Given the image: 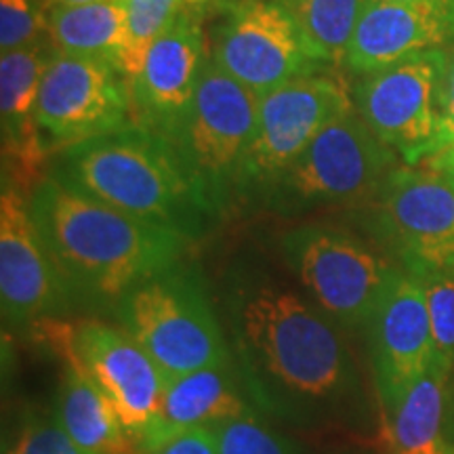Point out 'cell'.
<instances>
[{"instance_id":"1","label":"cell","mask_w":454,"mask_h":454,"mask_svg":"<svg viewBox=\"0 0 454 454\" xmlns=\"http://www.w3.org/2000/svg\"><path fill=\"white\" fill-rule=\"evenodd\" d=\"M215 303L247 394L265 419L293 434H371V397L349 333L293 278L236 263Z\"/></svg>"},{"instance_id":"2","label":"cell","mask_w":454,"mask_h":454,"mask_svg":"<svg viewBox=\"0 0 454 454\" xmlns=\"http://www.w3.org/2000/svg\"><path fill=\"white\" fill-rule=\"evenodd\" d=\"M27 208L74 309L114 316L121 301L184 257L190 240L116 211L53 173L34 185Z\"/></svg>"},{"instance_id":"3","label":"cell","mask_w":454,"mask_h":454,"mask_svg":"<svg viewBox=\"0 0 454 454\" xmlns=\"http://www.w3.org/2000/svg\"><path fill=\"white\" fill-rule=\"evenodd\" d=\"M49 173L190 242L219 219L173 144L133 121L61 150Z\"/></svg>"},{"instance_id":"4","label":"cell","mask_w":454,"mask_h":454,"mask_svg":"<svg viewBox=\"0 0 454 454\" xmlns=\"http://www.w3.org/2000/svg\"><path fill=\"white\" fill-rule=\"evenodd\" d=\"M112 317L167 379L231 360L217 303L200 271L184 261L135 286Z\"/></svg>"},{"instance_id":"5","label":"cell","mask_w":454,"mask_h":454,"mask_svg":"<svg viewBox=\"0 0 454 454\" xmlns=\"http://www.w3.org/2000/svg\"><path fill=\"white\" fill-rule=\"evenodd\" d=\"M400 164L356 106L328 122L271 185L261 207L293 217L320 208H362Z\"/></svg>"},{"instance_id":"6","label":"cell","mask_w":454,"mask_h":454,"mask_svg":"<svg viewBox=\"0 0 454 454\" xmlns=\"http://www.w3.org/2000/svg\"><path fill=\"white\" fill-rule=\"evenodd\" d=\"M288 274L348 333L366 328L400 274V263L377 240L328 223H303L280 238Z\"/></svg>"},{"instance_id":"7","label":"cell","mask_w":454,"mask_h":454,"mask_svg":"<svg viewBox=\"0 0 454 454\" xmlns=\"http://www.w3.org/2000/svg\"><path fill=\"white\" fill-rule=\"evenodd\" d=\"M259 98L207 55L192 104L168 139L219 219L236 202L238 170L257 127Z\"/></svg>"},{"instance_id":"8","label":"cell","mask_w":454,"mask_h":454,"mask_svg":"<svg viewBox=\"0 0 454 454\" xmlns=\"http://www.w3.org/2000/svg\"><path fill=\"white\" fill-rule=\"evenodd\" d=\"M362 213L372 240L412 276L454 265V179L431 164H397Z\"/></svg>"},{"instance_id":"9","label":"cell","mask_w":454,"mask_h":454,"mask_svg":"<svg viewBox=\"0 0 454 454\" xmlns=\"http://www.w3.org/2000/svg\"><path fill=\"white\" fill-rule=\"evenodd\" d=\"M61 360H72L98 385L130 435L141 446L160 411L167 374L118 325L84 317L81 322L44 320L32 328Z\"/></svg>"},{"instance_id":"10","label":"cell","mask_w":454,"mask_h":454,"mask_svg":"<svg viewBox=\"0 0 454 454\" xmlns=\"http://www.w3.org/2000/svg\"><path fill=\"white\" fill-rule=\"evenodd\" d=\"M351 106L354 98L339 78L316 72L261 95L257 127L238 170L236 202H263L316 135Z\"/></svg>"},{"instance_id":"11","label":"cell","mask_w":454,"mask_h":454,"mask_svg":"<svg viewBox=\"0 0 454 454\" xmlns=\"http://www.w3.org/2000/svg\"><path fill=\"white\" fill-rule=\"evenodd\" d=\"M130 114L129 81L114 61L53 49L36 104L49 154L121 129L133 121Z\"/></svg>"},{"instance_id":"12","label":"cell","mask_w":454,"mask_h":454,"mask_svg":"<svg viewBox=\"0 0 454 454\" xmlns=\"http://www.w3.org/2000/svg\"><path fill=\"white\" fill-rule=\"evenodd\" d=\"M446 49L427 51L364 74L354 106L368 129L404 164L435 154Z\"/></svg>"},{"instance_id":"13","label":"cell","mask_w":454,"mask_h":454,"mask_svg":"<svg viewBox=\"0 0 454 454\" xmlns=\"http://www.w3.org/2000/svg\"><path fill=\"white\" fill-rule=\"evenodd\" d=\"M0 309L4 325L17 331L74 311L34 225L27 196L9 181H3L0 194Z\"/></svg>"},{"instance_id":"14","label":"cell","mask_w":454,"mask_h":454,"mask_svg":"<svg viewBox=\"0 0 454 454\" xmlns=\"http://www.w3.org/2000/svg\"><path fill=\"white\" fill-rule=\"evenodd\" d=\"M211 59L238 82L265 95L316 70L293 20L271 0H242L221 26Z\"/></svg>"},{"instance_id":"15","label":"cell","mask_w":454,"mask_h":454,"mask_svg":"<svg viewBox=\"0 0 454 454\" xmlns=\"http://www.w3.org/2000/svg\"><path fill=\"white\" fill-rule=\"evenodd\" d=\"M366 328L374 387L387 419L434 366V334L421 280L402 270Z\"/></svg>"},{"instance_id":"16","label":"cell","mask_w":454,"mask_h":454,"mask_svg":"<svg viewBox=\"0 0 454 454\" xmlns=\"http://www.w3.org/2000/svg\"><path fill=\"white\" fill-rule=\"evenodd\" d=\"M204 59L200 7L187 4L150 44L139 72L129 81L133 122L170 139L194 98Z\"/></svg>"},{"instance_id":"17","label":"cell","mask_w":454,"mask_h":454,"mask_svg":"<svg viewBox=\"0 0 454 454\" xmlns=\"http://www.w3.org/2000/svg\"><path fill=\"white\" fill-rule=\"evenodd\" d=\"M450 47H454V3L366 0L351 34L345 66L364 76L412 55Z\"/></svg>"},{"instance_id":"18","label":"cell","mask_w":454,"mask_h":454,"mask_svg":"<svg viewBox=\"0 0 454 454\" xmlns=\"http://www.w3.org/2000/svg\"><path fill=\"white\" fill-rule=\"evenodd\" d=\"M51 55V41L0 53L3 181L27 194L44 177L49 158L36 122V104Z\"/></svg>"},{"instance_id":"19","label":"cell","mask_w":454,"mask_h":454,"mask_svg":"<svg viewBox=\"0 0 454 454\" xmlns=\"http://www.w3.org/2000/svg\"><path fill=\"white\" fill-rule=\"evenodd\" d=\"M254 411L234 357L223 364L167 379L160 411L141 442V450L145 454L187 431L215 427Z\"/></svg>"},{"instance_id":"20","label":"cell","mask_w":454,"mask_h":454,"mask_svg":"<svg viewBox=\"0 0 454 454\" xmlns=\"http://www.w3.org/2000/svg\"><path fill=\"white\" fill-rule=\"evenodd\" d=\"M53 412L82 454H144L110 400L76 362L64 360Z\"/></svg>"},{"instance_id":"21","label":"cell","mask_w":454,"mask_h":454,"mask_svg":"<svg viewBox=\"0 0 454 454\" xmlns=\"http://www.w3.org/2000/svg\"><path fill=\"white\" fill-rule=\"evenodd\" d=\"M450 374L431 366L385 419L391 454H454L446 434V391Z\"/></svg>"},{"instance_id":"22","label":"cell","mask_w":454,"mask_h":454,"mask_svg":"<svg viewBox=\"0 0 454 454\" xmlns=\"http://www.w3.org/2000/svg\"><path fill=\"white\" fill-rule=\"evenodd\" d=\"M47 30L51 47L59 53L104 57L121 67L127 47V0L53 7Z\"/></svg>"},{"instance_id":"23","label":"cell","mask_w":454,"mask_h":454,"mask_svg":"<svg viewBox=\"0 0 454 454\" xmlns=\"http://www.w3.org/2000/svg\"><path fill=\"white\" fill-rule=\"evenodd\" d=\"M293 20L316 61L345 64L351 34L366 0H271Z\"/></svg>"},{"instance_id":"24","label":"cell","mask_w":454,"mask_h":454,"mask_svg":"<svg viewBox=\"0 0 454 454\" xmlns=\"http://www.w3.org/2000/svg\"><path fill=\"white\" fill-rule=\"evenodd\" d=\"M217 454H314L293 431L282 429L259 411L213 427Z\"/></svg>"},{"instance_id":"25","label":"cell","mask_w":454,"mask_h":454,"mask_svg":"<svg viewBox=\"0 0 454 454\" xmlns=\"http://www.w3.org/2000/svg\"><path fill=\"white\" fill-rule=\"evenodd\" d=\"M187 4H196V0H127V47L121 57V70L127 81L139 72L150 44Z\"/></svg>"},{"instance_id":"26","label":"cell","mask_w":454,"mask_h":454,"mask_svg":"<svg viewBox=\"0 0 454 454\" xmlns=\"http://www.w3.org/2000/svg\"><path fill=\"white\" fill-rule=\"evenodd\" d=\"M427 303L434 334V366L454 372V265L417 276Z\"/></svg>"},{"instance_id":"27","label":"cell","mask_w":454,"mask_h":454,"mask_svg":"<svg viewBox=\"0 0 454 454\" xmlns=\"http://www.w3.org/2000/svg\"><path fill=\"white\" fill-rule=\"evenodd\" d=\"M3 454H82L53 411H27L4 440Z\"/></svg>"},{"instance_id":"28","label":"cell","mask_w":454,"mask_h":454,"mask_svg":"<svg viewBox=\"0 0 454 454\" xmlns=\"http://www.w3.org/2000/svg\"><path fill=\"white\" fill-rule=\"evenodd\" d=\"M44 0H0V53L49 41Z\"/></svg>"},{"instance_id":"29","label":"cell","mask_w":454,"mask_h":454,"mask_svg":"<svg viewBox=\"0 0 454 454\" xmlns=\"http://www.w3.org/2000/svg\"><path fill=\"white\" fill-rule=\"evenodd\" d=\"M450 145H454V47L446 51V66L444 74H442L440 130L438 141H435V154H440Z\"/></svg>"},{"instance_id":"30","label":"cell","mask_w":454,"mask_h":454,"mask_svg":"<svg viewBox=\"0 0 454 454\" xmlns=\"http://www.w3.org/2000/svg\"><path fill=\"white\" fill-rule=\"evenodd\" d=\"M145 454H217V440H215L213 427H200L187 431L179 438L170 440Z\"/></svg>"},{"instance_id":"31","label":"cell","mask_w":454,"mask_h":454,"mask_svg":"<svg viewBox=\"0 0 454 454\" xmlns=\"http://www.w3.org/2000/svg\"><path fill=\"white\" fill-rule=\"evenodd\" d=\"M425 164H431V167L444 170L446 175H450V177L454 179V145L446 147V150L440 152V154L431 156L429 160H425Z\"/></svg>"},{"instance_id":"32","label":"cell","mask_w":454,"mask_h":454,"mask_svg":"<svg viewBox=\"0 0 454 454\" xmlns=\"http://www.w3.org/2000/svg\"><path fill=\"white\" fill-rule=\"evenodd\" d=\"M322 454H381V452H374V450H368L364 446H339V448H328L326 452Z\"/></svg>"},{"instance_id":"33","label":"cell","mask_w":454,"mask_h":454,"mask_svg":"<svg viewBox=\"0 0 454 454\" xmlns=\"http://www.w3.org/2000/svg\"><path fill=\"white\" fill-rule=\"evenodd\" d=\"M84 3H99V0H44L47 9L67 7V4H84Z\"/></svg>"},{"instance_id":"34","label":"cell","mask_w":454,"mask_h":454,"mask_svg":"<svg viewBox=\"0 0 454 454\" xmlns=\"http://www.w3.org/2000/svg\"><path fill=\"white\" fill-rule=\"evenodd\" d=\"M394 3H411V4H448L454 0H394Z\"/></svg>"},{"instance_id":"35","label":"cell","mask_w":454,"mask_h":454,"mask_svg":"<svg viewBox=\"0 0 454 454\" xmlns=\"http://www.w3.org/2000/svg\"><path fill=\"white\" fill-rule=\"evenodd\" d=\"M198 3H202V0H198Z\"/></svg>"}]
</instances>
